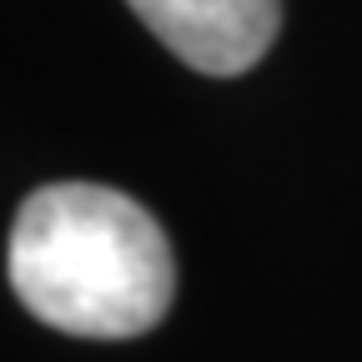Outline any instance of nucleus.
<instances>
[{"label":"nucleus","instance_id":"f257e3e1","mask_svg":"<svg viewBox=\"0 0 362 362\" xmlns=\"http://www.w3.org/2000/svg\"><path fill=\"white\" fill-rule=\"evenodd\" d=\"M6 267L30 317L90 342L151 332L176 292V257L156 216L96 181L30 192L11 226Z\"/></svg>","mask_w":362,"mask_h":362},{"label":"nucleus","instance_id":"f03ea898","mask_svg":"<svg viewBox=\"0 0 362 362\" xmlns=\"http://www.w3.org/2000/svg\"><path fill=\"white\" fill-rule=\"evenodd\" d=\"M176 61L202 76L252 71L282 30V0H126Z\"/></svg>","mask_w":362,"mask_h":362}]
</instances>
